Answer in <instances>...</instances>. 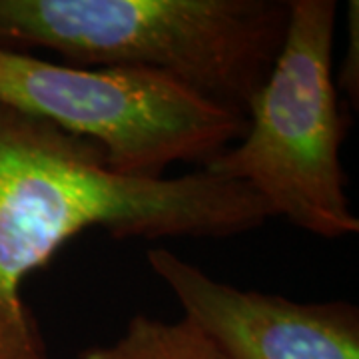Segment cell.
<instances>
[{
    "mask_svg": "<svg viewBox=\"0 0 359 359\" xmlns=\"http://www.w3.org/2000/svg\"><path fill=\"white\" fill-rule=\"evenodd\" d=\"M269 218L250 188L205 170L118 176L94 142L0 100V359H52L22 285L84 231L116 240L231 238Z\"/></svg>",
    "mask_w": 359,
    "mask_h": 359,
    "instance_id": "1",
    "label": "cell"
},
{
    "mask_svg": "<svg viewBox=\"0 0 359 359\" xmlns=\"http://www.w3.org/2000/svg\"><path fill=\"white\" fill-rule=\"evenodd\" d=\"M287 16V0H0V50L150 70L245 116Z\"/></svg>",
    "mask_w": 359,
    "mask_h": 359,
    "instance_id": "2",
    "label": "cell"
},
{
    "mask_svg": "<svg viewBox=\"0 0 359 359\" xmlns=\"http://www.w3.org/2000/svg\"><path fill=\"white\" fill-rule=\"evenodd\" d=\"M282 48L248 106L244 138L202 170L244 184L295 228L325 240L359 231L346 192V118L334 72L335 0H287Z\"/></svg>",
    "mask_w": 359,
    "mask_h": 359,
    "instance_id": "3",
    "label": "cell"
},
{
    "mask_svg": "<svg viewBox=\"0 0 359 359\" xmlns=\"http://www.w3.org/2000/svg\"><path fill=\"white\" fill-rule=\"evenodd\" d=\"M0 100L102 148L124 178H164L242 140L248 118L174 78L132 68H82L0 50Z\"/></svg>",
    "mask_w": 359,
    "mask_h": 359,
    "instance_id": "4",
    "label": "cell"
},
{
    "mask_svg": "<svg viewBox=\"0 0 359 359\" xmlns=\"http://www.w3.org/2000/svg\"><path fill=\"white\" fill-rule=\"evenodd\" d=\"M148 266L174 294L184 320L231 359H359V309L349 302L302 304L210 278L166 248Z\"/></svg>",
    "mask_w": 359,
    "mask_h": 359,
    "instance_id": "5",
    "label": "cell"
},
{
    "mask_svg": "<svg viewBox=\"0 0 359 359\" xmlns=\"http://www.w3.org/2000/svg\"><path fill=\"white\" fill-rule=\"evenodd\" d=\"M76 359H231L188 320L164 321L136 313L112 344L90 346Z\"/></svg>",
    "mask_w": 359,
    "mask_h": 359,
    "instance_id": "6",
    "label": "cell"
},
{
    "mask_svg": "<svg viewBox=\"0 0 359 359\" xmlns=\"http://www.w3.org/2000/svg\"><path fill=\"white\" fill-rule=\"evenodd\" d=\"M358 2H349V46H347L346 60H344V66H341V72H339V78L335 80V86L337 88H344L347 94H353V102L358 104V88L353 86L351 82V74H349V66L353 62V68L359 72L358 66V44H359V20H358Z\"/></svg>",
    "mask_w": 359,
    "mask_h": 359,
    "instance_id": "7",
    "label": "cell"
}]
</instances>
